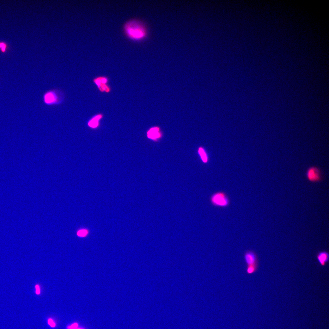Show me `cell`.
Returning a JSON list of instances; mask_svg holds the SVG:
<instances>
[{"mask_svg":"<svg viewBox=\"0 0 329 329\" xmlns=\"http://www.w3.org/2000/svg\"><path fill=\"white\" fill-rule=\"evenodd\" d=\"M124 29L127 37L133 40H141L146 35V29L143 24L137 20L127 21L124 24Z\"/></svg>","mask_w":329,"mask_h":329,"instance_id":"1","label":"cell"},{"mask_svg":"<svg viewBox=\"0 0 329 329\" xmlns=\"http://www.w3.org/2000/svg\"><path fill=\"white\" fill-rule=\"evenodd\" d=\"M212 204L215 207L225 208L230 204V200L227 194L223 192H218L213 194L210 197Z\"/></svg>","mask_w":329,"mask_h":329,"instance_id":"2","label":"cell"},{"mask_svg":"<svg viewBox=\"0 0 329 329\" xmlns=\"http://www.w3.org/2000/svg\"><path fill=\"white\" fill-rule=\"evenodd\" d=\"M244 258L247 266L259 265V260L257 254L252 250H248L246 251L244 255Z\"/></svg>","mask_w":329,"mask_h":329,"instance_id":"3","label":"cell"},{"mask_svg":"<svg viewBox=\"0 0 329 329\" xmlns=\"http://www.w3.org/2000/svg\"><path fill=\"white\" fill-rule=\"evenodd\" d=\"M306 176L309 180L313 182L319 181L321 178L320 171L319 169L314 167H310L308 169Z\"/></svg>","mask_w":329,"mask_h":329,"instance_id":"4","label":"cell"},{"mask_svg":"<svg viewBox=\"0 0 329 329\" xmlns=\"http://www.w3.org/2000/svg\"><path fill=\"white\" fill-rule=\"evenodd\" d=\"M56 91H48L45 95L44 100L45 102L48 105L56 104L61 100L58 96V94Z\"/></svg>","mask_w":329,"mask_h":329,"instance_id":"5","label":"cell"},{"mask_svg":"<svg viewBox=\"0 0 329 329\" xmlns=\"http://www.w3.org/2000/svg\"><path fill=\"white\" fill-rule=\"evenodd\" d=\"M163 136V133L158 127L151 128L147 132L148 137L155 142L159 141Z\"/></svg>","mask_w":329,"mask_h":329,"instance_id":"6","label":"cell"},{"mask_svg":"<svg viewBox=\"0 0 329 329\" xmlns=\"http://www.w3.org/2000/svg\"><path fill=\"white\" fill-rule=\"evenodd\" d=\"M329 257V254L326 251L321 252L317 255V259L322 266L325 265L328 261Z\"/></svg>","mask_w":329,"mask_h":329,"instance_id":"7","label":"cell"},{"mask_svg":"<svg viewBox=\"0 0 329 329\" xmlns=\"http://www.w3.org/2000/svg\"><path fill=\"white\" fill-rule=\"evenodd\" d=\"M198 152L201 160L204 163H206L208 161V155L204 149L203 147H200L198 149Z\"/></svg>","mask_w":329,"mask_h":329,"instance_id":"8","label":"cell"},{"mask_svg":"<svg viewBox=\"0 0 329 329\" xmlns=\"http://www.w3.org/2000/svg\"><path fill=\"white\" fill-rule=\"evenodd\" d=\"M101 115H97L91 119L88 123L89 126L92 128H95L98 126L99 121L102 118Z\"/></svg>","mask_w":329,"mask_h":329,"instance_id":"9","label":"cell"},{"mask_svg":"<svg viewBox=\"0 0 329 329\" xmlns=\"http://www.w3.org/2000/svg\"><path fill=\"white\" fill-rule=\"evenodd\" d=\"M258 267L259 265L247 266L246 269V272L249 275L252 274L257 271Z\"/></svg>","mask_w":329,"mask_h":329,"instance_id":"10","label":"cell"},{"mask_svg":"<svg viewBox=\"0 0 329 329\" xmlns=\"http://www.w3.org/2000/svg\"><path fill=\"white\" fill-rule=\"evenodd\" d=\"M8 45L4 41L0 42V50L3 53H5L8 48Z\"/></svg>","mask_w":329,"mask_h":329,"instance_id":"11","label":"cell"},{"mask_svg":"<svg viewBox=\"0 0 329 329\" xmlns=\"http://www.w3.org/2000/svg\"><path fill=\"white\" fill-rule=\"evenodd\" d=\"M88 231L86 230L82 229L78 232L77 234L78 236L80 237H84L88 234Z\"/></svg>","mask_w":329,"mask_h":329,"instance_id":"12","label":"cell"},{"mask_svg":"<svg viewBox=\"0 0 329 329\" xmlns=\"http://www.w3.org/2000/svg\"><path fill=\"white\" fill-rule=\"evenodd\" d=\"M48 323L51 327H54L56 326V324L55 323L53 322V320L51 319H49L48 321Z\"/></svg>","mask_w":329,"mask_h":329,"instance_id":"13","label":"cell"},{"mask_svg":"<svg viewBox=\"0 0 329 329\" xmlns=\"http://www.w3.org/2000/svg\"><path fill=\"white\" fill-rule=\"evenodd\" d=\"M78 326V325L77 323L73 324L70 326L68 327V329H76Z\"/></svg>","mask_w":329,"mask_h":329,"instance_id":"14","label":"cell"},{"mask_svg":"<svg viewBox=\"0 0 329 329\" xmlns=\"http://www.w3.org/2000/svg\"><path fill=\"white\" fill-rule=\"evenodd\" d=\"M36 294L38 295L40 294V288L38 285H36L35 286Z\"/></svg>","mask_w":329,"mask_h":329,"instance_id":"15","label":"cell"},{"mask_svg":"<svg viewBox=\"0 0 329 329\" xmlns=\"http://www.w3.org/2000/svg\"><path fill=\"white\" fill-rule=\"evenodd\" d=\"M82 329L78 328V329Z\"/></svg>","mask_w":329,"mask_h":329,"instance_id":"16","label":"cell"}]
</instances>
